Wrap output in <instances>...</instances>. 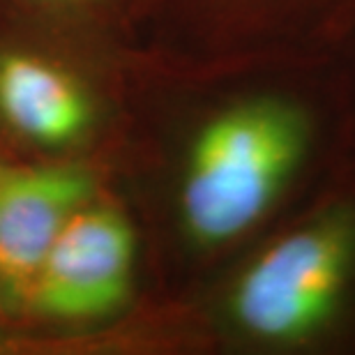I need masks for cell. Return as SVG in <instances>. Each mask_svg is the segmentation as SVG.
<instances>
[{"label":"cell","mask_w":355,"mask_h":355,"mask_svg":"<svg viewBox=\"0 0 355 355\" xmlns=\"http://www.w3.org/2000/svg\"><path fill=\"white\" fill-rule=\"evenodd\" d=\"M219 316L263 351L355 349V150L238 268Z\"/></svg>","instance_id":"7a4b0ae2"},{"label":"cell","mask_w":355,"mask_h":355,"mask_svg":"<svg viewBox=\"0 0 355 355\" xmlns=\"http://www.w3.org/2000/svg\"><path fill=\"white\" fill-rule=\"evenodd\" d=\"M342 62L346 67V76H349V86H351V97H353V109H355V37L349 44V49L342 55Z\"/></svg>","instance_id":"52a82bcc"},{"label":"cell","mask_w":355,"mask_h":355,"mask_svg":"<svg viewBox=\"0 0 355 355\" xmlns=\"http://www.w3.org/2000/svg\"><path fill=\"white\" fill-rule=\"evenodd\" d=\"M355 150V109L342 58L304 81L238 95L191 132L175 219L194 252L238 245L293 198H309Z\"/></svg>","instance_id":"6da1fadb"},{"label":"cell","mask_w":355,"mask_h":355,"mask_svg":"<svg viewBox=\"0 0 355 355\" xmlns=\"http://www.w3.org/2000/svg\"><path fill=\"white\" fill-rule=\"evenodd\" d=\"M0 116L35 144L65 146L88 127L90 104L62 69L35 55L10 53L0 58Z\"/></svg>","instance_id":"5b68a950"},{"label":"cell","mask_w":355,"mask_h":355,"mask_svg":"<svg viewBox=\"0 0 355 355\" xmlns=\"http://www.w3.org/2000/svg\"><path fill=\"white\" fill-rule=\"evenodd\" d=\"M95 180L76 164L0 166V282L31 288L37 268Z\"/></svg>","instance_id":"277c9868"},{"label":"cell","mask_w":355,"mask_h":355,"mask_svg":"<svg viewBox=\"0 0 355 355\" xmlns=\"http://www.w3.org/2000/svg\"><path fill=\"white\" fill-rule=\"evenodd\" d=\"M288 60H337L355 37V0H275Z\"/></svg>","instance_id":"8992f818"},{"label":"cell","mask_w":355,"mask_h":355,"mask_svg":"<svg viewBox=\"0 0 355 355\" xmlns=\"http://www.w3.org/2000/svg\"><path fill=\"white\" fill-rule=\"evenodd\" d=\"M139 240L130 217L86 203L58 233L31 282L42 314L90 321L118 311L134 286Z\"/></svg>","instance_id":"3957f363"}]
</instances>
